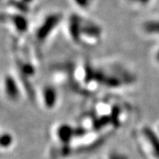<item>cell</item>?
Here are the masks:
<instances>
[{"label": "cell", "mask_w": 159, "mask_h": 159, "mask_svg": "<svg viewBox=\"0 0 159 159\" xmlns=\"http://www.w3.org/2000/svg\"><path fill=\"white\" fill-rule=\"evenodd\" d=\"M5 91L11 100H16L20 97V91L15 80L11 76H6L5 79Z\"/></svg>", "instance_id": "obj_1"}, {"label": "cell", "mask_w": 159, "mask_h": 159, "mask_svg": "<svg viewBox=\"0 0 159 159\" xmlns=\"http://www.w3.org/2000/svg\"><path fill=\"white\" fill-rule=\"evenodd\" d=\"M13 139L10 134H0V148H8L11 146Z\"/></svg>", "instance_id": "obj_2"}]
</instances>
